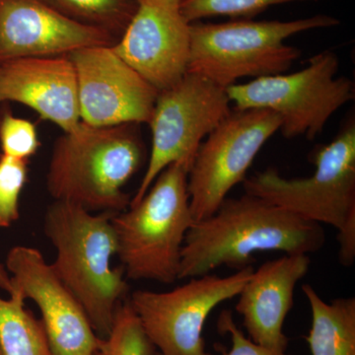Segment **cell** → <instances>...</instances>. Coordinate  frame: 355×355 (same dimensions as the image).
I'll return each instance as SVG.
<instances>
[{
  "label": "cell",
  "mask_w": 355,
  "mask_h": 355,
  "mask_svg": "<svg viewBox=\"0 0 355 355\" xmlns=\"http://www.w3.org/2000/svg\"><path fill=\"white\" fill-rule=\"evenodd\" d=\"M324 242L321 224L257 196L227 197L211 216L191 224L182 249L179 279L202 277L222 266L241 270L261 252L316 253Z\"/></svg>",
  "instance_id": "6da1fadb"
},
{
  "label": "cell",
  "mask_w": 355,
  "mask_h": 355,
  "mask_svg": "<svg viewBox=\"0 0 355 355\" xmlns=\"http://www.w3.org/2000/svg\"><path fill=\"white\" fill-rule=\"evenodd\" d=\"M114 214L118 212L93 214L80 205L55 200L44 222V233L57 253L51 265L101 340L108 336L116 311L130 291L123 266L111 265L118 253Z\"/></svg>",
  "instance_id": "7a4b0ae2"
},
{
  "label": "cell",
  "mask_w": 355,
  "mask_h": 355,
  "mask_svg": "<svg viewBox=\"0 0 355 355\" xmlns=\"http://www.w3.org/2000/svg\"><path fill=\"white\" fill-rule=\"evenodd\" d=\"M137 125L98 128L81 121L76 130L64 132L53 147L46 175L51 197L89 211H125L132 198L123 187L144 159Z\"/></svg>",
  "instance_id": "3957f363"
},
{
  "label": "cell",
  "mask_w": 355,
  "mask_h": 355,
  "mask_svg": "<svg viewBox=\"0 0 355 355\" xmlns=\"http://www.w3.org/2000/svg\"><path fill=\"white\" fill-rule=\"evenodd\" d=\"M191 166L176 162L159 174L144 197L112 223L125 277L172 284L179 280L182 249L193 223L188 176Z\"/></svg>",
  "instance_id": "277c9868"
},
{
  "label": "cell",
  "mask_w": 355,
  "mask_h": 355,
  "mask_svg": "<svg viewBox=\"0 0 355 355\" xmlns=\"http://www.w3.org/2000/svg\"><path fill=\"white\" fill-rule=\"evenodd\" d=\"M338 24L340 20L324 14L292 21L191 23L188 72L224 88L245 77L256 79L282 74L301 55L300 50L286 44L287 39Z\"/></svg>",
  "instance_id": "5b68a950"
},
{
  "label": "cell",
  "mask_w": 355,
  "mask_h": 355,
  "mask_svg": "<svg viewBox=\"0 0 355 355\" xmlns=\"http://www.w3.org/2000/svg\"><path fill=\"white\" fill-rule=\"evenodd\" d=\"M338 67V55L324 51L297 72L260 77L229 86L226 91L235 109L275 112L286 139L312 140L321 135L336 111L354 100V81L336 77Z\"/></svg>",
  "instance_id": "8992f818"
},
{
  "label": "cell",
  "mask_w": 355,
  "mask_h": 355,
  "mask_svg": "<svg viewBox=\"0 0 355 355\" xmlns=\"http://www.w3.org/2000/svg\"><path fill=\"white\" fill-rule=\"evenodd\" d=\"M312 176L287 179L268 168L243 181L245 193L288 210L305 220L336 230L355 214V121L354 116L312 159Z\"/></svg>",
  "instance_id": "52a82bcc"
},
{
  "label": "cell",
  "mask_w": 355,
  "mask_h": 355,
  "mask_svg": "<svg viewBox=\"0 0 355 355\" xmlns=\"http://www.w3.org/2000/svg\"><path fill=\"white\" fill-rule=\"evenodd\" d=\"M226 88L188 72L159 91L148 125L151 153L130 205L139 202L163 170L176 162L191 167L202 140L232 111Z\"/></svg>",
  "instance_id": "ba28073f"
},
{
  "label": "cell",
  "mask_w": 355,
  "mask_h": 355,
  "mask_svg": "<svg viewBox=\"0 0 355 355\" xmlns=\"http://www.w3.org/2000/svg\"><path fill=\"white\" fill-rule=\"evenodd\" d=\"M254 270L228 277H193L173 291H137L128 299L150 342L162 355H212L205 350L203 327L217 306L237 297Z\"/></svg>",
  "instance_id": "9c48e42d"
},
{
  "label": "cell",
  "mask_w": 355,
  "mask_h": 355,
  "mask_svg": "<svg viewBox=\"0 0 355 355\" xmlns=\"http://www.w3.org/2000/svg\"><path fill=\"white\" fill-rule=\"evenodd\" d=\"M282 121L266 109L232 108L202 141L188 176L193 221L211 216L248 170Z\"/></svg>",
  "instance_id": "30bf717a"
},
{
  "label": "cell",
  "mask_w": 355,
  "mask_h": 355,
  "mask_svg": "<svg viewBox=\"0 0 355 355\" xmlns=\"http://www.w3.org/2000/svg\"><path fill=\"white\" fill-rule=\"evenodd\" d=\"M76 69L83 123L114 127L150 121L159 91L107 46L69 53Z\"/></svg>",
  "instance_id": "8fae6325"
},
{
  "label": "cell",
  "mask_w": 355,
  "mask_h": 355,
  "mask_svg": "<svg viewBox=\"0 0 355 355\" xmlns=\"http://www.w3.org/2000/svg\"><path fill=\"white\" fill-rule=\"evenodd\" d=\"M182 0H137L132 20L114 53L158 91L169 88L187 73L191 55V23Z\"/></svg>",
  "instance_id": "7c38bea8"
},
{
  "label": "cell",
  "mask_w": 355,
  "mask_h": 355,
  "mask_svg": "<svg viewBox=\"0 0 355 355\" xmlns=\"http://www.w3.org/2000/svg\"><path fill=\"white\" fill-rule=\"evenodd\" d=\"M13 291L38 306L53 355H97L100 338L76 296L36 248L15 246L6 257Z\"/></svg>",
  "instance_id": "4fadbf2b"
},
{
  "label": "cell",
  "mask_w": 355,
  "mask_h": 355,
  "mask_svg": "<svg viewBox=\"0 0 355 355\" xmlns=\"http://www.w3.org/2000/svg\"><path fill=\"white\" fill-rule=\"evenodd\" d=\"M118 38L70 19L44 0H0V64L24 58L60 57Z\"/></svg>",
  "instance_id": "5bb4252c"
},
{
  "label": "cell",
  "mask_w": 355,
  "mask_h": 355,
  "mask_svg": "<svg viewBox=\"0 0 355 355\" xmlns=\"http://www.w3.org/2000/svg\"><path fill=\"white\" fill-rule=\"evenodd\" d=\"M29 107L64 132L81 123L76 69L69 55L24 58L0 64V103Z\"/></svg>",
  "instance_id": "9a60e30c"
},
{
  "label": "cell",
  "mask_w": 355,
  "mask_h": 355,
  "mask_svg": "<svg viewBox=\"0 0 355 355\" xmlns=\"http://www.w3.org/2000/svg\"><path fill=\"white\" fill-rule=\"evenodd\" d=\"M309 254H284L252 273L238 295L235 309L254 343L286 352L284 324L293 306L294 291L309 270Z\"/></svg>",
  "instance_id": "2e32d148"
},
{
  "label": "cell",
  "mask_w": 355,
  "mask_h": 355,
  "mask_svg": "<svg viewBox=\"0 0 355 355\" xmlns=\"http://www.w3.org/2000/svg\"><path fill=\"white\" fill-rule=\"evenodd\" d=\"M309 303L312 326L305 336L312 355H355V298L328 303L310 284L302 286Z\"/></svg>",
  "instance_id": "e0dca14e"
},
{
  "label": "cell",
  "mask_w": 355,
  "mask_h": 355,
  "mask_svg": "<svg viewBox=\"0 0 355 355\" xmlns=\"http://www.w3.org/2000/svg\"><path fill=\"white\" fill-rule=\"evenodd\" d=\"M19 291L0 297V347L2 355H53L43 324L25 308Z\"/></svg>",
  "instance_id": "ac0fdd59"
},
{
  "label": "cell",
  "mask_w": 355,
  "mask_h": 355,
  "mask_svg": "<svg viewBox=\"0 0 355 355\" xmlns=\"http://www.w3.org/2000/svg\"><path fill=\"white\" fill-rule=\"evenodd\" d=\"M70 19L120 38L137 9V0H44Z\"/></svg>",
  "instance_id": "d6986e66"
},
{
  "label": "cell",
  "mask_w": 355,
  "mask_h": 355,
  "mask_svg": "<svg viewBox=\"0 0 355 355\" xmlns=\"http://www.w3.org/2000/svg\"><path fill=\"white\" fill-rule=\"evenodd\" d=\"M155 350L130 301L125 299L116 311L108 336L100 338L98 355H153Z\"/></svg>",
  "instance_id": "ffe728a7"
},
{
  "label": "cell",
  "mask_w": 355,
  "mask_h": 355,
  "mask_svg": "<svg viewBox=\"0 0 355 355\" xmlns=\"http://www.w3.org/2000/svg\"><path fill=\"white\" fill-rule=\"evenodd\" d=\"M308 0H182V12L190 23L218 16L250 19L268 7Z\"/></svg>",
  "instance_id": "44dd1931"
},
{
  "label": "cell",
  "mask_w": 355,
  "mask_h": 355,
  "mask_svg": "<svg viewBox=\"0 0 355 355\" xmlns=\"http://www.w3.org/2000/svg\"><path fill=\"white\" fill-rule=\"evenodd\" d=\"M27 160L0 157V227L7 228L19 218L21 191L27 182Z\"/></svg>",
  "instance_id": "7402d4cb"
},
{
  "label": "cell",
  "mask_w": 355,
  "mask_h": 355,
  "mask_svg": "<svg viewBox=\"0 0 355 355\" xmlns=\"http://www.w3.org/2000/svg\"><path fill=\"white\" fill-rule=\"evenodd\" d=\"M0 146L2 155L27 160L38 150L36 127L31 121L4 114L0 120Z\"/></svg>",
  "instance_id": "603a6c76"
},
{
  "label": "cell",
  "mask_w": 355,
  "mask_h": 355,
  "mask_svg": "<svg viewBox=\"0 0 355 355\" xmlns=\"http://www.w3.org/2000/svg\"><path fill=\"white\" fill-rule=\"evenodd\" d=\"M217 329L219 333L228 334L230 336L231 349L225 355H291L261 347L254 343L251 338H246L236 324L231 311H222L217 322Z\"/></svg>",
  "instance_id": "cb8c5ba5"
},
{
  "label": "cell",
  "mask_w": 355,
  "mask_h": 355,
  "mask_svg": "<svg viewBox=\"0 0 355 355\" xmlns=\"http://www.w3.org/2000/svg\"><path fill=\"white\" fill-rule=\"evenodd\" d=\"M338 232V260L343 266H352L355 261V214L345 220Z\"/></svg>",
  "instance_id": "d4e9b609"
},
{
  "label": "cell",
  "mask_w": 355,
  "mask_h": 355,
  "mask_svg": "<svg viewBox=\"0 0 355 355\" xmlns=\"http://www.w3.org/2000/svg\"><path fill=\"white\" fill-rule=\"evenodd\" d=\"M0 289L8 292L9 295L13 292L12 282L10 275L7 272L6 268L0 263Z\"/></svg>",
  "instance_id": "484cf974"
},
{
  "label": "cell",
  "mask_w": 355,
  "mask_h": 355,
  "mask_svg": "<svg viewBox=\"0 0 355 355\" xmlns=\"http://www.w3.org/2000/svg\"><path fill=\"white\" fill-rule=\"evenodd\" d=\"M153 355H162L160 354V352H157V350H155V352H153Z\"/></svg>",
  "instance_id": "4316f807"
},
{
  "label": "cell",
  "mask_w": 355,
  "mask_h": 355,
  "mask_svg": "<svg viewBox=\"0 0 355 355\" xmlns=\"http://www.w3.org/2000/svg\"><path fill=\"white\" fill-rule=\"evenodd\" d=\"M0 355H2L1 347H0Z\"/></svg>",
  "instance_id": "83f0119b"
},
{
  "label": "cell",
  "mask_w": 355,
  "mask_h": 355,
  "mask_svg": "<svg viewBox=\"0 0 355 355\" xmlns=\"http://www.w3.org/2000/svg\"><path fill=\"white\" fill-rule=\"evenodd\" d=\"M98 355V354H97Z\"/></svg>",
  "instance_id": "f1b7e54d"
}]
</instances>
